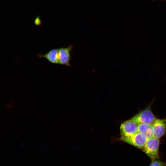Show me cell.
<instances>
[{
	"mask_svg": "<svg viewBox=\"0 0 166 166\" xmlns=\"http://www.w3.org/2000/svg\"><path fill=\"white\" fill-rule=\"evenodd\" d=\"M39 57H43L51 63L59 64L58 48L53 49L44 54H38Z\"/></svg>",
	"mask_w": 166,
	"mask_h": 166,
	"instance_id": "obj_7",
	"label": "cell"
},
{
	"mask_svg": "<svg viewBox=\"0 0 166 166\" xmlns=\"http://www.w3.org/2000/svg\"><path fill=\"white\" fill-rule=\"evenodd\" d=\"M164 164L163 162L159 160H155L152 161V162L149 166H163Z\"/></svg>",
	"mask_w": 166,
	"mask_h": 166,
	"instance_id": "obj_9",
	"label": "cell"
},
{
	"mask_svg": "<svg viewBox=\"0 0 166 166\" xmlns=\"http://www.w3.org/2000/svg\"><path fill=\"white\" fill-rule=\"evenodd\" d=\"M138 124L131 118L123 122L120 127V140L129 137L138 132Z\"/></svg>",
	"mask_w": 166,
	"mask_h": 166,
	"instance_id": "obj_3",
	"label": "cell"
},
{
	"mask_svg": "<svg viewBox=\"0 0 166 166\" xmlns=\"http://www.w3.org/2000/svg\"><path fill=\"white\" fill-rule=\"evenodd\" d=\"M138 132L145 134L148 138L153 137L152 124H140L138 125Z\"/></svg>",
	"mask_w": 166,
	"mask_h": 166,
	"instance_id": "obj_8",
	"label": "cell"
},
{
	"mask_svg": "<svg viewBox=\"0 0 166 166\" xmlns=\"http://www.w3.org/2000/svg\"><path fill=\"white\" fill-rule=\"evenodd\" d=\"M138 124H152L156 119L149 105L141 110L131 118Z\"/></svg>",
	"mask_w": 166,
	"mask_h": 166,
	"instance_id": "obj_1",
	"label": "cell"
},
{
	"mask_svg": "<svg viewBox=\"0 0 166 166\" xmlns=\"http://www.w3.org/2000/svg\"><path fill=\"white\" fill-rule=\"evenodd\" d=\"M153 137L160 139L166 133V119H156L152 124Z\"/></svg>",
	"mask_w": 166,
	"mask_h": 166,
	"instance_id": "obj_5",
	"label": "cell"
},
{
	"mask_svg": "<svg viewBox=\"0 0 166 166\" xmlns=\"http://www.w3.org/2000/svg\"><path fill=\"white\" fill-rule=\"evenodd\" d=\"M73 48L72 45L67 47L58 48L59 64L70 66V52Z\"/></svg>",
	"mask_w": 166,
	"mask_h": 166,
	"instance_id": "obj_6",
	"label": "cell"
},
{
	"mask_svg": "<svg viewBox=\"0 0 166 166\" xmlns=\"http://www.w3.org/2000/svg\"><path fill=\"white\" fill-rule=\"evenodd\" d=\"M34 23L36 26H39L42 24V22L39 16L37 17L34 21Z\"/></svg>",
	"mask_w": 166,
	"mask_h": 166,
	"instance_id": "obj_10",
	"label": "cell"
},
{
	"mask_svg": "<svg viewBox=\"0 0 166 166\" xmlns=\"http://www.w3.org/2000/svg\"><path fill=\"white\" fill-rule=\"evenodd\" d=\"M159 139L154 137L148 138L143 148V151L153 161L159 158Z\"/></svg>",
	"mask_w": 166,
	"mask_h": 166,
	"instance_id": "obj_2",
	"label": "cell"
},
{
	"mask_svg": "<svg viewBox=\"0 0 166 166\" xmlns=\"http://www.w3.org/2000/svg\"><path fill=\"white\" fill-rule=\"evenodd\" d=\"M144 134L138 132L132 136L121 140L137 148L142 149L148 139Z\"/></svg>",
	"mask_w": 166,
	"mask_h": 166,
	"instance_id": "obj_4",
	"label": "cell"
}]
</instances>
